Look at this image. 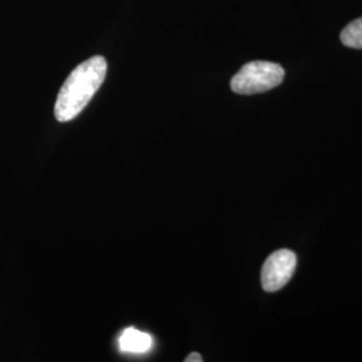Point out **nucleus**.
Here are the masks:
<instances>
[{
	"mask_svg": "<svg viewBox=\"0 0 362 362\" xmlns=\"http://www.w3.org/2000/svg\"><path fill=\"white\" fill-rule=\"evenodd\" d=\"M107 71L106 59L101 55L78 65L67 77L58 93L54 115L59 122H69L88 106L104 83Z\"/></svg>",
	"mask_w": 362,
	"mask_h": 362,
	"instance_id": "obj_1",
	"label": "nucleus"
},
{
	"mask_svg": "<svg viewBox=\"0 0 362 362\" xmlns=\"http://www.w3.org/2000/svg\"><path fill=\"white\" fill-rule=\"evenodd\" d=\"M285 78L284 67L266 61H254L243 66L231 79V89L236 94L251 95L272 90Z\"/></svg>",
	"mask_w": 362,
	"mask_h": 362,
	"instance_id": "obj_2",
	"label": "nucleus"
},
{
	"mask_svg": "<svg viewBox=\"0 0 362 362\" xmlns=\"http://www.w3.org/2000/svg\"><path fill=\"white\" fill-rule=\"evenodd\" d=\"M297 267V255L290 250H278L266 259L262 267V287L267 293L284 288L294 275Z\"/></svg>",
	"mask_w": 362,
	"mask_h": 362,
	"instance_id": "obj_3",
	"label": "nucleus"
},
{
	"mask_svg": "<svg viewBox=\"0 0 362 362\" xmlns=\"http://www.w3.org/2000/svg\"><path fill=\"white\" fill-rule=\"evenodd\" d=\"M153 339L146 333H143L134 327H128L119 337V348L127 353L141 354L152 348Z\"/></svg>",
	"mask_w": 362,
	"mask_h": 362,
	"instance_id": "obj_4",
	"label": "nucleus"
},
{
	"mask_svg": "<svg viewBox=\"0 0 362 362\" xmlns=\"http://www.w3.org/2000/svg\"><path fill=\"white\" fill-rule=\"evenodd\" d=\"M341 42L351 49H362V18L350 22L339 35Z\"/></svg>",
	"mask_w": 362,
	"mask_h": 362,
	"instance_id": "obj_5",
	"label": "nucleus"
},
{
	"mask_svg": "<svg viewBox=\"0 0 362 362\" xmlns=\"http://www.w3.org/2000/svg\"><path fill=\"white\" fill-rule=\"evenodd\" d=\"M185 362H203V357L199 353H191L185 360Z\"/></svg>",
	"mask_w": 362,
	"mask_h": 362,
	"instance_id": "obj_6",
	"label": "nucleus"
}]
</instances>
